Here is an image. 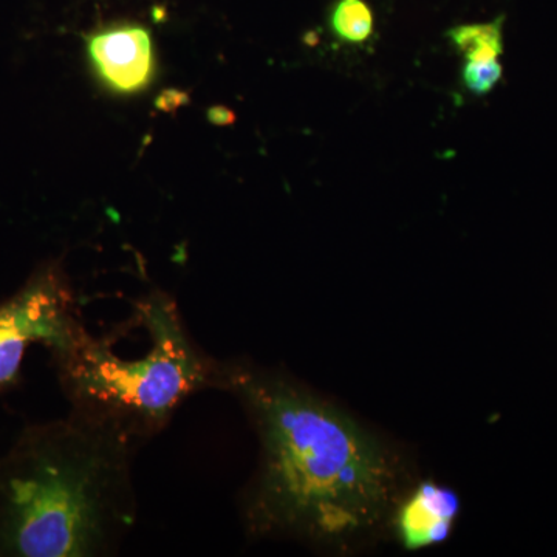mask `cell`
<instances>
[{"label": "cell", "mask_w": 557, "mask_h": 557, "mask_svg": "<svg viewBox=\"0 0 557 557\" xmlns=\"http://www.w3.org/2000/svg\"><path fill=\"white\" fill-rule=\"evenodd\" d=\"M247 406L262 468L249 502L258 531L336 541L375 522L392 472L379 443L350 418L292 381L222 364V387Z\"/></svg>", "instance_id": "6da1fadb"}, {"label": "cell", "mask_w": 557, "mask_h": 557, "mask_svg": "<svg viewBox=\"0 0 557 557\" xmlns=\"http://www.w3.org/2000/svg\"><path fill=\"white\" fill-rule=\"evenodd\" d=\"M134 450L73 413L25 429L0 458V556L112 552L137 518Z\"/></svg>", "instance_id": "7a4b0ae2"}, {"label": "cell", "mask_w": 557, "mask_h": 557, "mask_svg": "<svg viewBox=\"0 0 557 557\" xmlns=\"http://www.w3.org/2000/svg\"><path fill=\"white\" fill-rule=\"evenodd\" d=\"M131 319L135 350L123 322L116 329L123 350L112 332L94 336L81 325L51 354L73 416L137 445L159 434L194 394L222 387V364L197 347L168 296L139 300Z\"/></svg>", "instance_id": "3957f363"}, {"label": "cell", "mask_w": 557, "mask_h": 557, "mask_svg": "<svg viewBox=\"0 0 557 557\" xmlns=\"http://www.w3.org/2000/svg\"><path fill=\"white\" fill-rule=\"evenodd\" d=\"M81 325L72 288L60 270L46 269L32 277L0 304V391L16 381L28 347L42 343L58 350Z\"/></svg>", "instance_id": "277c9868"}, {"label": "cell", "mask_w": 557, "mask_h": 557, "mask_svg": "<svg viewBox=\"0 0 557 557\" xmlns=\"http://www.w3.org/2000/svg\"><path fill=\"white\" fill-rule=\"evenodd\" d=\"M90 60L113 90L132 94L148 86L153 70L152 39L139 25H120L95 33L89 42Z\"/></svg>", "instance_id": "5b68a950"}, {"label": "cell", "mask_w": 557, "mask_h": 557, "mask_svg": "<svg viewBox=\"0 0 557 557\" xmlns=\"http://www.w3.org/2000/svg\"><path fill=\"white\" fill-rule=\"evenodd\" d=\"M460 507V497L450 487L435 482L420 483L399 505L395 516L399 544L408 552H418L448 541Z\"/></svg>", "instance_id": "8992f818"}, {"label": "cell", "mask_w": 557, "mask_h": 557, "mask_svg": "<svg viewBox=\"0 0 557 557\" xmlns=\"http://www.w3.org/2000/svg\"><path fill=\"white\" fill-rule=\"evenodd\" d=\"M504 21L458 25L448 32V38L468 62L496 61L504 51Z\"/></svg>", "instance_id": "52a82bcc"}, {"label": "cell", "mask_w": 557, "mask_h": 557, "mask_svg": "<svg viewBox=\"0 0 557 557\" xmlns=\"http://www.w3.org/2000/svg\"><path fill=\"white\" fill-rule=\"evenodd\" d=\"M330 27L344 42H364L373 33L372 10L364 0H338L330 14Z\"/></svg>", "instance_id": "ba28073f"}, {"label": "cell", "mask_w": 557, "mask_h": 557, "mask_svg": "<svg viewBox=\"0 0 557 557\" xmlns=\"http://www.w3.org/2000/svg\"><path fill=\"white\" fill-rule=\"evenodd\" d=\"M502 78V65L498 60L486 62H467L463 69V83L475 95H486L496 87Z\"/></svg>", "instance_id": "9c48e42d"}, {"label": "cell", "mask_w": 557, "mask_h": 557, "mask_svg": "<svg viewBox=\"0 0 557 557\" xmlns=\"http://www.w3.org/2000/svg\"><path fill=\"white\" fill-rule=\"evenodd\" d=\"M185 101L186 95L182 91H166L159 98V108L171 112V110L177 109L178 106L185 104Z\"/></svg>", "instance_id": "30bf717a"}, {"label": "cell", "mask_w": 557, "mask_h": 557, "mask_svg": "<svg viewBox=\"0 0 557 557\" xmlns=\"http://www.w3.org/2000/svg\"><path fill=\"white\" fill-rule=\"evenodd\" d=\"M209 120L214 124H231L234 121V113L231 110L225 108H214L209 112Z\"/></svg>", "instance_id": "8fae6325"}]
</instances>
